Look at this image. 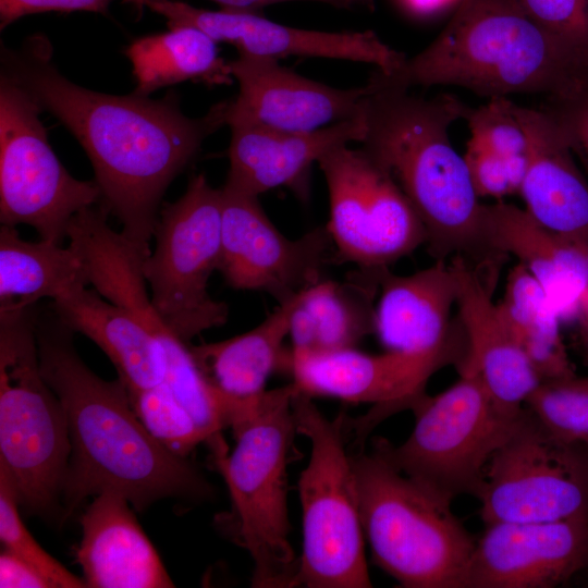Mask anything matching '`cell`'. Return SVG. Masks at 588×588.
Masks as SVG:
<instances>
[{"label":"cell","mask_w":588,"mask_h":588,"mask_svg":"<svg viewBox=\"0 0 588 588\" xmlns=\"http://www.w3.org/2000/svg\"><path fill=\"white\" fill-rule=\"evenodd\" d=\"M0 63V76L29 94L77 139L94 168L101 207L149 255L167 188L196 158L205 139L226 125L230 100L191 118L173 91L151 99L134 91L111 95L82 87L54 65L52 47L42 34L16 48L2 45Z\"/></svg>","instance_id":"cell-1"},{"label":"cell","mask_w":588,"mask_h":588,"mask_svg":"<svg viewBox=\"0 0 588 588\" xmlns=\"http://www.w3.org/2000/svg\"><path fill=\"white\" fill-rule=\"evenodd\" d=\"M74 333L52 309L38 311L40 370L63 405L71 441L63 518L103 491L122 494L138 512L166 498H211L212 486L187 457L170 452L138 419L123 381L105 380L87 367Z\"/></svg>","instance_id":"cell-2"},{"label":"cell","mask_w":588,"mask_h":588,"mask_svg":"<svg viewBox=\"0 0 588 588\" xmlns=\"http://www.w3.org/2000/svg\"><path fill=\"white\" fill-rule=\"evenodd\" d=\"M367 84L411 90L458 86L491 98L541 95L549 103L588 93V50L550 33L516 0H460L436 39Z\"/></svg>","instance_id":"cell-3"},{"label":"cell","mask_w":588,"mask_h":588,"mask_svg":"<svg viewBox=\"0 0 588 588\" xmlns=\"http://www.w3.org/2000/svg\"><path fill=\"white\" fill-rule=\"evenodd\" d=\"M365 85L360 148L391 173L411 201L430 254L437 260L486 254L483 204L449 137L450 126L465 120L470 108L452 94L426 98Z\"/></svg>","instance_id":"cell-4"},{"label":"cell","mask_w":588,"mask_h":588,"mask_svg":"<svg viewBox=\"0 0 588 588\" xmlns=\"http://www.w3.org/2000/svg\"><path fill=\"white\" fill-rule=\"evenodd\" d=\"M295 391L293 382L266 390L232 426L231 454L221 433L207 442L232 502L220 524L249 553L256 588L296 587L299 558L290 542L287 511L289 455L298 434L292 409Z\"/></svg>","instance_id":"cell-5"},{"label":"cell","mask_w":588,"mask_h":588,"mask_svg":"<svg viewBox=\"0 0 588 588\" xmlns=\"http://www.w3.org/2000/svg\"><path fill=\"white\" fill-rule=\"evenodd\" d=\"M373 563L404 588H464L476 539L440 501L378 452L352 454Z\"/></svg>","instance_id":"cell-6"},{"label":"cell","mask_w":588,"mask_h":588,"mask_svg":"<svg viewBox=\"0 0 588 588\" xmlns=\"http://www.w3.org/2000/svg\"><path fill=\"white\" fill-rule=\"evenodd\" d=\"M37 316L36 305L0 311V465L20 506L50 519L64 517L71 441L63 405L40 370Z\"/></svg>","instance_id":"cell-7"},{"label":"cell","mask_w":588,"mask_h":588,"mask_svg":"<svg viewBox=\"0 0 588 588\" xmlns=\"http://www.w3.org/2000/svg\"><path fill=\"white\" fill-rule=\"evenodd\" d=\"M458 365L460 378L451 387L413 404L415 424L403 443L376 438L372 445L397 470L451 505L461 495L478 497L492 455L524 409H502L476 368L466 359Z\"/></svg>","instance_id":"cell-8"},{"label":"cell","mask_w":588,"mask_h":588,"mask_svg":"<svg viewBox=\"0 0 588 588\" xmlns=\"http://www.w3.org/2000/svg\"><path fill=\"white\" fill-rule=\"evenodd\" d=\"M313 397L295 391L297 433L310 442L298 479L303 552L296 587H371L352 454L346 451L344 414L328 419Z\"/></svg>","instance_id":"cell-9"},{"label":"cell","mask_w":588,"mask_h":588,"mask_svg":"<svg viewBox=\"0 0 588 588\" xmlns=\"http://www.w3.org/2000/svg\"><path fill=\"white\" fill-rule=\"evenodd\" d=\"M221 222V188L212 187L204 174H195L179 199L160 208L156 246L143 261L155 308L187 343L224 324L229 317L226 304L208 292L220 259Z\"/></svg>","instance_id":"cell-10"},{"label":"cell","mask_w":588,"mask_h":588,"mask_svg":"<svg viewBox=\"0 0 588 588\" xmlns=\"http://www.w3.org/2000/svg\"><path fill=\"white\" fill-rule=\"evenodd\" d=\"M24 89L0 76V222L33 226L41 240L62 244L70 221L101 199L96 180L70 174L52 150Z\"/></svg>","instance_id":"cell-11"},{"label":"cell","mask_w":588,"mask_h":588,"mask_svg":"<svg viewBox=\"0 0 588 588\" xmlns=\"http://www.w3.org/2000/svg\"><path fill=\"white\" fill-rule=\"evenodd\" d=\"M485 525L588 514V444L552 434L526 407L492 455L476 498Z\"/></svg>","instance_id":"cell-12"},{"label":"cell","mask_w":588,"mask_h":588,"mask_svg":"<svg viewBox=\"0 0 588 588\" xmlns=\"http://www.w3.org/2000/svg\"><path fill=\"white\" fill-rule=\"evenodd\" d=\"M318 164L338 262L387 269L426 244L424 225L397 182L362 148L335 147Z\"/></svg>","instance_id":"cell-13"},{"label":"cell","mask_w":588,"mask_h":588,"mask_svg":"<svg viewBox=\"0 0 588 588\" xmlns=\"http://www.w3.org/2000/svg\"><path fill=\"white\" fill-rule=\"evenodd\" d=\"M222 222L218 271L235 290L262 292L283 304L319 281L338 264L327 226L289 238L264 211L258 196L221 187Z\"/></svg>","instance_id":"cell-14"},{"label":"cell","mask_w":588,"mask_h":588,"mask_svg":"<svg viewBox=\"0 0 588 588\" xmlns=\"http://www.w3.org/2000/svg\"><path fill=\"white\" fill-rule=\"evenodd\" d=\"M466 348L368 354L352 348L321 353L289 350L284 370L296 390L314 396H331L351 403H369L372 409L359 418L344 417L346 436L363 442L381 419L411 409L426 394L430 377L450 363L462 362Z\"/></svg>","instance_id":"cell-15"},{"label":"cell","mask_w":588,"mask_h":588,"mask_svg":"<svg viewBox=\"0 0 588 588\" xmlns=\"http://www.w3.org/2000/svg\"><path fill=\"white\" fill-rule=\"evenodd\" d=\"M145 7L167 20L168 28L191 26L217 44L236 48L238 54L280 60L289 57L326 58L369 63L391 73L405 54L383 42L372 30L326 32L280 24L261 12L208 10L180 0H123Z\"/></svg>","instance_id":"cell-16"},{"label":"cell","mask_w":588,"mask_h":588,"mask_svg":"<svg viewBox=\"0 0 588 588\" xmlns=\"http://www.w3.org/2000/svg\"><path fill=\"white\" fill-rule=\"evenodd\" d=\"M588 569V514L494 523L476 539L464 588H551Z\"/></svg>","instance_id":"cell-17"},{"label":"cell","mask_w":588,"mask_h":588,"mask_svg":"<svg viewBox=\"0 0 588 588\" xmlns=\"http://www.w3.org/2000/svg\"><path fill=\"white\" fill-rule=\"evenodd\" d=\"M238 94L228 120L289 132H311L358 115L367 86L335 88L313 81L271 58L237 54L230 62Z\"/></svg>","instance_id":"cell-18"},{"label":"cell","mask_w":588,"mask_h":588,"mask_svg":"<svg viewBox=\"0 0 588 588\" xmlns=\"http://www.w3.org/2000/svg\"><path fill=\"white\" fill-rule=\"evenodd\" d=\"M231 139L225 185L258 196L277 187L290 188L301 200L309 197L314 163L330 150L360 143L364 122L357 117L311 132H289L242 120H228Z\"/></svg>","instance_id":"cell-19"},{"label":"cell","mask_w":588,"mask_h":588,"mask_svg":"<svg viewBox=\"0 0 588 588\" xmlns=\"http://www.w3.org/2000/svg\"><path fill=\"white\" fill-rule=\"evenodd\" d=\"M528 143L518 194L540 224L588 249V181L576 166L569 136L543 107L515 103Z\"/></svg>","instance_id":"cell-20"},{"label":"cell","mask_w":588,"mask_h":588,"mask_svg":"<svg viewBox=\"0 0 588 588\" xmlns=\"http://www.w3.org/2000/svg\"><path fill=\"white\" fill-rule=\"evenodd\" d=\"M451 261L457 278L456 308L466 340L464 359L476 368L498 406L518 413L542 381L503 323L489 285L467 258L456 256Z\"/></svg>","instance_id":"cell-21"},{"label":"cell","mask_w":588,"mask_h":588,"mask_svg":"<svg viewBox=\"0 0 588 588\" xmlns=\"http://www.w3.org/2000/svg\"><path fill=\"white\" fill-rule=\"evenodd\" d=\"M486 253L512 255L543 289L562 320L576 316L588 286V249L549 230L525 208L482 206Z\"/></svg>","instance_id":"cell-22"},{"label":"cell","mask_w":588,"mask_h":588,"mask_svg":"<svg viewBox=\"0 0 588 588\" xmlns=\"http://www.w3.org/2000/svg\"><path fill=\"white\" fill-rule=\"evenodd\" d=\"M457 302L452 261L407 275L380 274L373 333L387 351L424 353L457 345L451 315Z\"/></svg>","instance_id":"cell-23"},{"label":"cell","mask_w":588,"mask_h":588,"mask_svg":"<svg viewBox=\"0 0 588 588\" xmlns=\"http://www.w3.org/2000/svg\"><path fill=\"white\" fill-rule=\"evenodd\" d=\"M127 499L114 491L95 495L81 517L75 551L91 588H169L174 584L140 528Z\"/></svg>","instance_id":"cell-24"},{"label":"cell","mask_w":588,"mask_h":588,"mask_svg":"<svg viewBox=\"0 0 588 588\" xmlns=\"http://www.w3.org/2000/svg\"><path fill=\"white\" fill-rule=\"evenodd\" d=\"M380 270L359 269L345 280L323 279L301 293L291 317L294 353L355 347L373 333Z\"/></svg>","instance_id":"cell-25"},{"label":"cell","mask_w":588,"mask_h":588,"mask_svg":"<svg viewBox=\"0 0 588 588\" xmlns=\"http://www.w3.org/2000/svg\"><path fill=\"white\" fill-rule=\"evenodd\" d=\"M51 309L73 332L86 335L105 352L127 390L148 389L163 381L155 338L132 314L96 290L76 286L53 299Z\"/></svg>","instance_id":"cell-26"},{"label":"cell","mask_w":588,"mask_h":588,"mask_svg":"<svg viewBox=\"0 0 588 588\" xmlns=\"http://www.w3.org/2000/svg\"><path fill=\"white\" fill-rule=\"evenodd\" d=\"M299 295L279 304L247 332L219 342L189 345L205 378L230 397L248 400L262 394L269 377L277 369H284L289 350L283 342L289 336Z\"/></svg>","instance_id":"cell-27"},{"label":"cell","mask_w":588,"mask_h":588,"mask_svg":"<svg viewBox=\"0 0 588 588\" xmlns=\"http://www.w3.org/2000/svg\"><path fill=\"white\" fill-rule=\"evenodd\" d=\"M85 265L69 244L23 240L15 226H0V311L52 301L68 291L88 285Z\"/></svg>","instance_id":"cell-28"},{"label":"cell","mask_w":588,"mask_h":588,"mask_svg":"<svg viewBox=\"0 0 588 588\" xmlns=\"http://www.w3.org/2000/svg\"><path fill=\"white\" fill-rule=\"evenodd\" d=\"M125 56L132 64L134 93L140 96L185 81L212 86L234 82L218 44L191 26L138 37L126 47Z\"/></svg>","instance_id":"cell-29"},{"label":"cell","mask_w":588,"mask_h":588,"mask_svg":"<svg viewBox=\"0 0 588 588\" xmlns=\"http://www.w3.org/2000/svg\"><path fill=\"white\" fill-rule=\"evenodd\" d=\"M497 306L503 323L542 382L575 376L561 334L562 318L522 265L516 264L509 271Z\"/></svg>","instance_id":"cell-30"},{"label":"cell","mask_w":588,"mask_h":588,"mask_svg":"<svg viewBox=\"0 0 588 588\" xmlns=\"http://www.w3.org/2000/svg\"><path fill=\"white\" fill-rule=\"evenodd\" d=\"M127 394L138 419L173 454L187 457L199 443L207 442V436L163 381L148 389L127 390Z\"/></svg>","instance_id":"cell-31"},{"label":"cell","mask_w":588,"mask_h":588,"mask_svg":"<svg viewBox=\"0 0 588 588\" xmlns=\"http://www.w3.org/2000/svg\"><path fill=\"white\" fill-rule=\"evenodd\" d=\"M525 407L559 439L588 444V377L543 381Z\"/></svg>","instance_id":"cell-32"},{"label":"cell","mask_w":588,"mask_h":588,"mask_svg":"<svg viewBox=\"0 0 588 588\" xmlns=\"http://www.w3.org/2000/svg\"><path fill=\"white\" fill-rule=\"evenodd\" d=\"M19 506L14 483L0 465V540L3 549L37 568L52 588L87 587L84 579L72 574L39 546L22 522Z\"/></svg>","instance_id":"cell-33"},{"label":"cell","mask_w":588,"mask_h":588,"mask_svg":"<svg viewBox=\"0 0 588 588\" xmlns=\"http://www.w3.org/2000/svg\"><path fill=\"white\" fill-rule=\"evenodd\" d=\"M465 120L470 139L487 149L505 159L527 155V136L516 114L515 102L509 98H491L485 105L470 108Z\"/></svg>","instance_id":"cell-34"},{"label":"cell","mask_w":588,"mask_h":588,"mask_svg":"<svg viewBox=\"0 0 588 588\" xmlns=\"http://www.w3.org/2000/svg\"><path fill=\"white\" fill-rule=\"evenodd\" d=\"M464 158L479 198L500 199L519 192L527 169L528 152L505 159L469 139Z\"/></svg>","instance_id":"cell-35"},{"label":"cell","mask_w":588,"mask_h":588,"mask_svg":"<svg viewBox=\"0 0 588 588\" xmlns=\"http://www.w3.org/2000/svg\"><path fill=\"white\" fill-rule=\"evenodd\" d=\"M539 25L588 50V0H516Z\"/></svg>","instance_id":"cell-36"},{"label":"cell","mask_w":588,"mask_h":588,"mask_svg":"<svg viewBox=\"0 0 588 588\" xmlns=\"http://www.w3.org/2000/svg\"><path fill=\"white\" fill-rule=\"evenodd\" d=\"M114 0H0V28L26 15L59 12L71 13L76 11L94 12L109 15L110 4Z\"/></svg>","instance_id":"cell-37"},{"label":"cell","mask_w":588,"mask_h":588,"mask_svg":"<svg viewBox=\"0 0 588 588\" xmlns=\"http://www.w3.org/2000/svg\"><path fill=\"white\" fill-rule=\"evenodd\" d=\"M544 108L560 123L573 142L588 157V93L563 103H547Z\"/></svg>","instance_id":"cell-38"},{"label":"cell","mask_w":588,"mask_h":588,"mask_svg":"<svg viewBox=\"0 0 588 588\" xmlns=\"http://www.w3.org/2000/svg\"><path fill=\"white\" fill-rule=\"evenodd\" d=\"M0 587L52 588L37 568L5 549L0 554Z\"/></svg>","instance_id":"cell-39"},{"label":"cell","mask_w":588,"mask_h":588,"mask_svg":"<svg viewBox=\"0 0 588 588\" xmlns=\"http://www.w3.org/2000/svg\"><path fill=\"white\" fill-rule=\"evenodd\" d=\"M260 9L265 7L287 3V2H317L334 8L346 9V10H356V9H373V0H253Z\"/></svg>","instance_id":"cell-40"},{"label":"cell","mask_w":588,"mask_h":588,"mask_svg":"<svg viewBox=\"0 0 588 588\" xmlns=\"http://www.w3.org/2000/svg\"><path fill=\"white\" fill-rule=\"evenodd\" d=\"M405 10L414 15L429 16L444 9L451 3H458L460 0H399Z\"/></svg>","instance_id":"cell-41"},{"label":"cell","mask_w":588,"mask_h":588,"mask_svg":"<svg viewBox=\"0 0 588 588\" xmlns=\"http://www.w3.org/2000/svg\"><path fill=\"white\" fill-rule=\"evenodd\" d=\"M576 317L579 324L580 343L588 359V286L580 297Z\"/></svg>","instance_id":"cell-42"},{"label":"cell","mask_w":588,"mask_h":588,"mask_svg":"<svg viewBox=\"0 0 588 588\" xmlns=\"http://www.w3.org/2000/svg\"><path fill=\"white\" fill-rule=\"evenodd\" d=\"M220 5L223 9L243 10L252 12H261L260 9L253 0H210Z\"/></svg>","instance_id":"cell-43"}]
</instances>
